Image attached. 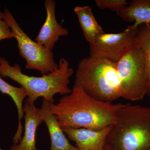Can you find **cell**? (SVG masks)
<instances>
[{
  "mask_svg": "<svg viewBox=\"0 0 150 150\" xmlns=\"http://www.w3.org/2000/svg\"><path fill=\"white\" fill-rule=\"evenodd\" d=\"M125 104L98 100L78 87L63 96L56 104L49 102L51 112L62 129L81 128L99 130L112 126Z\"/></svg>",
  "mask_w": 150,
  "mask_h": 150,
  "instance_id": "1",
  "label": "cell"
},
{
  "mask_svg": "<svg viewBox=\"0 0 150 150\" xmlns=\"http://www.w3.org/2000/svg\"><path fill=\"white\" fill-rule=\"evenodd\" d=\"M103 150H150V108L125 104L110 126Z\"/></svg>",
  "mask_w": 150,
  "mask_h": 150,
  "instance_id": "2",
  "label": "cell"
},
{
  "mask_svg": "<svg viewBox=\"0 0 150 150\" xmlns=\"http://www.w3.org/2000/svg\"><path fill=\"white\" fill-rule=\"evenodd\" d=\"M58 64L59 68L54 71L41 77L33 76L23 73L19 65L11 66L6 59L0 57V76L10 78L21 85L27 93L25 101L30 104H34L39 97L54 103V96L56 94L63 96L71 92L69 85V78L74 73L64 58L60 59Z\"/></svg>",
  "mask_w": 150,
  "mask_h": 150,
  "instance_id": "3",
  "label": "cell"
},
{
  "mask_svg": "<svg viewBox=\"0 0 150 150\" xmlns=\"http://www.w3.org/2000/svg\"><path fill=\"white\" fill-rule=\"evenodd\" d=\"M74 87L104 102L121 98L116 63L90 56L83 58L78 64Z\"/></svg>",
  "mask_w": 150,
  "mask_h": 150,
  "instance_id": "4",
  "label": "cell"
},
{
  "mask_svg": "<svg viewBox=\"0 0 150 150\" xmlns=\"http://www.w3.org/2000/svg\"><path fill=\"white\" fill-rule=\"evenodd\" d=\"M121 98L131 101L143 100L146 95V56L139 46L127 49L116 62Z\"/></svg>",
  "mask_w": 150,
  "mask_h": 150,
  "instance_id": "5",
  "label": "cell"
},
{
  "mask_svg": "<svg viewBox=\"0 0 150 150\" xmlns=\"http://www.w3.org/2000/svg\"><path fill=\"white\" fill-rule=\"evenodd\" d=\"M3 19L8 24L17 43L19 54L26 62L27 69L37 70L45 75L58 69L59 64L52 51L33 40L20 27L10 11L5 8Z\"/></svg>",
  "mask_w": 150,
  "mask_h": 150,
  "instance_id": "6",
  "label": "cell"
},
{
  "mask_svg": "<svg viewBox=\"0 0 150 150\" xmlns=\"http://www.w3.org/2000/svg\"><path fill=\"white\" fill-rule=\"evenodd\" d=\"M137 29L131 25L118 33H104L98 35L90 45V57L116 63L123 53L134 45Z\"/></svg>",
  "mask_w": 150,
  "mask_h": 150,
  "instance_id": "7",
  "label": "cell"
},
{
  "mask_svg": "<svg viewBox=\"0 0 150 150\" xmlns=\"http://www.w3.org/2000/svg\"><path fill=\"white\" fill-rule=\"evenodd\" d=\"M44 6L46 16L35 41L40 46L52 51L55 43L61 36H67L69 33L67 28L59 24L55 15L56 2L54 0H46Z\"/></svg>",
  "mask_w": 150,
  "mask_h": 150,
  "instance_id": "8",
  "label": "cell"
},
{
  "mask_svg": "<svg viewBox=\"0 0 150 150\" xmlns=\"http://www.w3.org/2000/svg\"><path fill=\"white\" fill-rule=\"evenodd\" d=\"M110 126L99 130L81 128L62 129L79 150H103Z\"/></svg>",
  "mask_w": 150,
  "mask_h": 150,
  "instance_id": "9",
  "label": "cell"
},
{
  "mask_svg": "<svg viewBox=\"0 0 150 150\" xmlns=\"http://www.w3.org/2000/svg\"><path fill=\"white\" fill-rule=\"evenodd\" d=\"M24 113L25 131L23 137L18 144H13L11 150H37L35 146V136L38 127L43 121L39 112V108L25 101L23 105Z\"/></svg>",
  "mask_w": 150,
  "mask_h": 150,
  "instance_id": "10",
  "label": "cell"
},
{
  "mask_svg": "<svg viewBox=\"0 0 150 150\" xmlns=\"http://www.w3.org/2000/svg\"><path fill=\"white\" fill-rule=\"evenodd\" d=\"M49 102L43 99L39 112L48 128L51 141L50 150H79L73 146L66 137L55 115L50 111Z\"/></svg>",
  "mask_w": 150,
  "mask_h": 150,
  "instance_id": "11",
  "label": "cell"
},
{
  "mask_svg": "<svg viewBox=\"0 0 150 150\" xmlns=\"http://www.w3.org/2000/svg\"><path fill=\"white\" fill-rule=\"evenodd\" d=\"M116 13L124 21L134 22L132 25L136 28L150 23V0H132Z\"/></svg>",
  "mask_w": 150,
  "mask_h": 150,
  "instance_id": "12",
  "label": "cell"
},
{
  "mask_svg": "<svg viewBox=\"0 0 150 150\" xmlns=\"http://www.w3.org/2000/svg\"><path fill=\"white\" fill-rule=\"evenodd\" d=\"M74 10L78 17L84 36L91 45L96 38L104 33V31L98 23L90 6H76Z\"/></svg>",
  "mask_w": 150,
  "mask_h": 150,
  "instance_id": "13",
  "label": "cell"
},
{
  "mask_svg": "<svg viewBox=\"0 0 150 150\" xmlns=\"http://www.w3.org/2000/svg\"><path fill=\"white\" fill-rule=\"evenodd\" d=\"M0 91L3 94L10 96L15 103L18 116V124L17 130L13 137L14 144H18L21 139L23 126L21 120L24 116L23 111V102L27 97V93L22 87H16L11 85L5 81L0 76Z\"/></svg>",
  "mask_w": 150,
  "mask_h": 150,
  "instance_id": "14",
  "label": "cell"
},
{
  "mask_svg": "<svg viewBox=\"0 0 150 150\" xmlns=\"http://www.w3.org/2000/svg\"><path fill=\"white\" fill-rule=\"evenodd\" d=\"M134 45L139 47L146 56L147 93L150 98V23L141 25L138 28Z\"/></svg>",
  "mask_w": 150,
  "mask_h": 150,
  "instance_id": "15",
  "label": "cell"
},
{
  "mask_svg": "<svg viewBox=\"0 0 150 150\" xmlns=\"http://www.w3.org/2000/svg\"><path fill=\"white\" fill-rule=\"evenodd\" d=\"M95 3L100 9H110L116 13L129 4L126 0H95Z\"/></svg>",
  "mask_w": 150,
  "mask_h": 150,
  "instance_id": "16",
  "label": "cell"
},
{
  "mask_svg": "<svg viewBox=\"0 0 150 150\" xmlns=\"http://www.w3.org/2000/svg\"><path fill=\"white\" fill-rule=\"evenodd\" d=\"M14 38L13 33L8 24L0 18V41Z\"/></svg>",
  "mask_w": 150,
  "mask_h": 150,
  "instance_id": "17",
  "label": "cell"
},
{
  "mask_svg": "<svg viewBox=\"0 0 150 150\" xmlns=\"http://www.w3.org/2000/svg\"><path fill=\"white\" fill-rule=\"evenodd\" d=\"M4 17V12L2 11L0 9V18H3Z\"/></svg>",
  "mask_w": 150,
  "mask_h": 150,
  "instance_id": "18",
  "label": "cell"
},
{
  "mask_svg": "<svg viewBox=\"0 0 150 150\" xmlns=\"http://www.w3.org/2000/svg\"><path fill=\"white\" fill-rule=\"evenodd\" d=\"M0 150H4L1 149V148H0Z\"/></svg>",
  "mask_w": 150,
  "mask_h": 150,
  "instance_id": "19",
  "label": "cell"
}]
</instances>
